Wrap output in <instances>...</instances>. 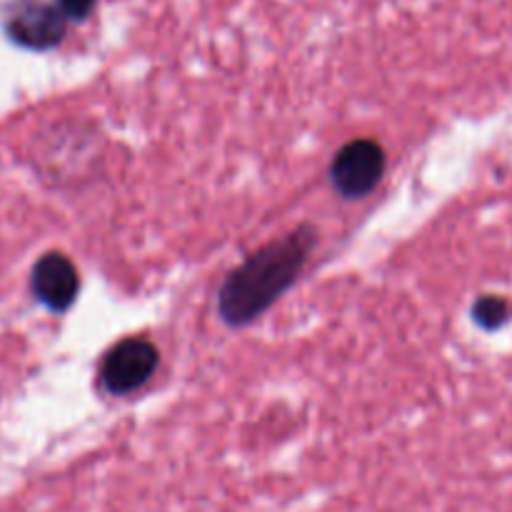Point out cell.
<instances>
[{"label": "cell", "mask_w": 512, "mask_h": 512, "mask_svg": "<svg viewBox=\"0 0 512 512\" xmlns=\"http://www.w3.org/2000/svg\"><path fill=\"white\" fill-rule=\"evenodd\" d=\"M385 150L378 140L358 138L335 153L330 163V183L343 198H365L378 188L385 175Z\"/></svg>", "instance_id": "3"}, {"label": "cell", "mask_w": 512, "mask_h": 512, "mask_svg": "<svg viewBox=\"0 0 512 512\" xmlns=\"http://www.w3.org/2000/svg\"><path fill=\"white\" fill-rule=\"evenodd\" d=\"M58 5V10L63 13L65 20H75V23H83L93 15L95 3L98 0H53Z\"/></svg>", "instance_id": "7"}, {"label": "cell", "mask_w": 512, "mask_h": 512, "mask_svg": "<svg viewBox=\"0 0 512 512\" xmlns=\"http://www.w3.org/2000/svg\"><path fill=\"white\" fill-rule=\"evenodd\" d=\"M30 290L35 300L50 313H65L73 308L80 293V275L73 260L63 253H45L30 273Z\"/></svg>", "instance_id": "5"}, {"label": "cell", "mask_w": 512, "mask_h": 512, "mask_svg": "<svg viewBox=\"0 0 512 512\" xmlns=\"http://www.w3.org/2000/svg\"><path fill=\"white\" fill-rule=\"evenodd\" d=\"M313 243L315 230L303 225L248 255L238 268L230 270L220 285V320L230 328H245L255 323L275 300L293 288L308 263Z\"/></svg>", "instance_id": "1"}, {"label": "cell", "mask_w": 512, "mask_h": 512, "mask_svg": "<svg viewBox=\"0 0 512 512\" xmlns=\"http://www.w3.org/2000/svg\"><path fill=\"white\" fill-rule=\"evenodd\" d=\"M510 303L500 295H483L473 305V320L483 330H500L510 320Z\"/></svg>", "instance_id": "6"}, {"label": "cell", "mask_w": 512, "mask_h": 512, "mask_svg": "<svg viewBox=\"0 0 512 512\" xmlns=\"http://www.w3.org/2000/svg\"><path fill=\"white\" fill-rule=\"evenodd\" d=\"M160 363L158 348L145 338H125L105 353L100 383L110 395H130L150 383Z\"/></svg>", "instance_id": "4"}, {"label": "cell", "mask_w": 512, "mask_h": 512, "mask_svg": "<svg viewBox=\"0 0 512 512\" xmlns=\"http://www.w3.org/2000/svg\"><path fill=\"white\" fill-rule=\"evenodd\" d=\"M5 35L25 50H53L63 43L68 20L48 0H10L0 13Z\"/></svg>", "instance_id": "2"}]
</instances>
